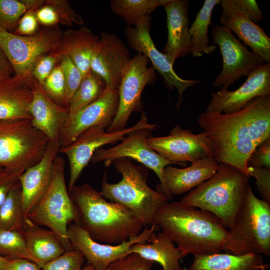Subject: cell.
Segmentation results:
<instances>
[{"mask_svg":"<svg viewBox=\"0 0 270 270\" xmlns=\"http://www.w3.org/2000/svg\"><path fill=\"white\" fill-rule=\"evenodd\" d=\"M130 60L122 42L115 34L103 32L92 54L90 70L104 80L106 88L118 90Z\"/></svg>","mask_w":270,"mask_h":270,"instance_id":"d6986e66","label":"cell"},{"mask_svg":"<svg viewBox=\"0 0 270 270\" xmlns=\"http://www.w3.org/2000/svg\"><path fill=\"white\" fill-rule=\"evenodd\" d=\"M21 174L4 168L0 172V206L12 188L19 182Z\"/></svg>","mask_w":270,"mask_h":270,"instance_id":"f6af8a7d","label":"cell"},{"mask_svg":"<svg viewBox=\"0 0 270 270\" xmlns=\"http://www.w3.org/2000/svg\"><path fill=\"white\" fill-rule=\"evenodd\" d=\"M218 169V162L214 157L202 158L184 168L168 166L163 174L166 190L172 196L182 194L209 180Z\"/></svg>","mask_w":270,"mask_h":270,"instance_id":"cb8c5ba5","label":"cell"},{"mask_svg":"<svg viewBox=\"0 0 270 270\" xmlns=\"http://www.w3.org/2000/svg\"><path fill=\"white\" fill-rule=\"evenodd\" d=\"M10 260L0 256V270H6Z\"/></svg>","mask_w":270,"mask_h":270,"instance_id":"816d5d0a","label":"cell"},{"mask_svg":"<svg viewBox=\"0 0 270 270\" xmlns=\"http://www.w3.org/2000/svg\"><path fill=\"white\" fill-rule=\"evenodd\" d=\"M48 142L30 119L0 120V166L22 174L41 160Z\"/></svg>","mask_w":270,"mask_h":270,"instance_id":"52a82bcc","label":"cell"},{"mask_svg":"<svg viewBox=\"0 0 270 270\" xmlns=\"http://www.w3.org/2000/svg\"><path fill=\"white\" fill-rule=\"evenodd\" d=\"M198 124L210 142L214 158L248 176L250 155L270 138V96L256 97L233 113L204 112Z\"/></svg>","mask_w":270,"mask_h":270,"instance_id":"6da1fadb","label":"cell"},{"mask_svg":"<svg viewBox=\"0 0 270 270\" xmlns=\"http://www.w3.org/2000/svg\"><path fill=\"white\" fill-rule=\"evenodd\" d=\"M28 10L36 12L44 4V0H22Z\"/></svg>","mask_w":270,"mask_h":270,"instance_id":"f907efd6","label":"cell"},{"mask_svg":"<svg viewBox=\"0 0 270 270\" xmlns=\"http://www.w3.org/2000/svg\"><path fill=\"white\" fill-rule=\"evenodd\" d=\"M156 127L157 125L148 123L146 114L142 112L140 120L130 128L108 132L102 126H92L80 134L70 144L60 147L59 152L66 156L70 165L68 192L75 186L82 171L98 149L105 144L122 140L130 132L136 129L148 128L155 130Z\"/></svg>","mask_w":270,"mask_h":270,"instance_id":"30bf717a","label":"cell"},{"mask_svg":"<svg viewBox=\"0 0 270 270\" xmlns=\"http://www.w3.org/2000/svg\"><path fill=\"white\" fill-rule=\"evenodd\" d=\"M148 243L132 245L127 255L136 253L147 260L160 264L162 270H183L180 260L184 258L180 250L164 232H154Z\"/></svg>","mask_w":270,"mask_h":270,"instance_id":"83f0119b","label":"cell"},{"mask_svg":"<svg viewBox=\"0 0 270 270\" xmlns=\"http://www.w3.org/2000/svg\"><path fill=\"white\" fill-rule=\"evenodd\" d=\"M270 138L260 143L250 155L248 166L270 168Z\"/></svg>","mask_w":270,"mask_h":270,"instance_id":"7bdbcfd3","label":"cell"},{"mask_svg":"<svg viewBox=\"0 0 270 270\" xmlns=\"http://www.w3.org/2000/svg\"><path fill=\"white\" fill-rule=\"evenodd\" d=\"M60 147L59 140H49L41 160L20 176L25 218L36 206L50 184L54 162Z\"/></svg>","mask_w":270,"mask_h":270,"instance_id":"ffe728a7","label":"cell"},{"mask_svg":"<svg viewBox=\"0 0 270 270\" xmlns=\"http://www.w3.org/2000/svg\"><path fill=\"white\" fill-rule=\"evenodd\" d=\"M27 10L22 0H0V28L14 33L20 18Z\"/></svg>","mask_w":270,"mask_h":270,"instance_id":"e575fe53","label":"cell"},{"mask_svg":"<svg viewBox=\"0 0 270 270\" xmlns=\"http://www.w3.org/2000/svg\"><path fill=\"white\" fill-rule=\"evenodd\" d=\"M32 97L30 85L14 76L0 84V120H32L30 105Z\"/></svg>","mask_w":270,"mask_h":270,"instance_id":"484cf974","label":"cell"},{"mask_svg":"<svg viewBox=\"0 0 270 270\" xmlns=\"http://www.w3.org/2000/svg\"><path fill=\"white\" fill-rule=\"evenodd\" d=\"M46 4L52 6L56 10L59 23L71 26L73 24H84L82 18L76 14L67 0H44Z\"/></svg>","mask_w":270,"mask_h":270,"instance_id":"ab89813d","label":"cell"},{"mask_svg":"<svg viewBox=\"0 0 270 270\" xmlns=\"http://www.w3.org/2000/svg\"><path fill=\"white\" fill-rule=\"evenodd\" d=\"M61 56L59 53L53 52L40 56L32 64V78L42 86L54 68L60 63Z\"/></svg>","mask_w":270,"mask_h":270,"instance_id":"74e56055","label":"cell"},{"mask_svg":"<svg viewBox=\"0 0 270 270\" xmlns=\"http://www.w3.org/2000/svg\"><path fill=\"white\" fill-rule=\"evenodd\" d=\"M69 194L77 217L74 224L97 242L120 244L138 236L146 226L128 208L107 202L88 184L74 186Z\"/></svg>","mask_w":270,"mask_h":270,"instance_id":"3957f363","label":"cell"},{"mask_svg":"<svg viewBox=\"0 0 270 270\" xmlns=\"http://www.w3.org/2000/svg\"><path fill=\"white\" fill-rule=\"evenodd\" d=\"M22 232L30 254L40 268L66 252L55 232L40 227L27 218L24 220Z\"/></svg>","mask_w":270,"mask_h":270,"instance_id":"d4e9b609","label":"cell"},{"mask_svg":"<svg viewBox=\"0 0 270 270\" xmlns=\"http://www.w3.org/2000/svg\"><path fill=\"white\" fill-rule=\"evenodd\" d=\"M220 2V0H205L189 28L191 54L194 57H200L204 54H210L216 48L214 45H209L208 32L209 26L212 24L213 10Z\"/></svg>","mask_w":270,"mask_h":270,"instance_id":"f546056e","label":"cell"},{"mask_svg":"<svg viewBox=\"0 0 270 270\" xmlns=\"http://www.w3.org/2000/svg\"><path fill=\"white\" fill-rule=\"evenodd\" d=\"M170 0H112L110 8L113 12L122 17L128 26L135 25L143 18L159 6H164Z\"/></svg>","mask_w":270,"mask_h":270,"instance_id":"d6a6232c","label":"cell"},{"mask_svg":"<svg viewBox=\"0 0 270 270\" xmlns=\"http://www.w3.org/2000/svg\"><path fill=\"white\" fill-rule=\"evenodd\" d=\"M166 15L168 38L163 51L173 65L179 57L191 54L189 32L188 1L170 0L164 5Z\"/></svg>","mask_w":270,"mask_h":270,"instance_id":"603a6c76","label":"cell"},{"mask_svg":"<svg viewBox=\"0 0 270 270\" xmlns=\"http://www.w3.org/2000/svg\"><path fill=\"white\" fill-rule=\"evenodd\" d=\"M35 14L39 24L46 28L56 26L59 24L55 10L45 2L44 6L35 12Z\"/></svg>","mask_w":270,"mask_h":270,"instance_id":"7dc6e473","label":"cell"},{"mask_svg":"<svg viewBox=\"0 0 270 270\" xmlns=\"http://www.w3.org/2000/svg\"><path fill=\"white\" fill-rule=\"evenodd\" d=\"M39 30V23L35 12L27 10L20 18L14 34L22 36H30L36 34Z\"/></svg>","mask_w":270,"mask_h":270,"instance_id":"ee69618b","label":"cell"},{"mask_svg":"<svg viewBox=\"0 0 270 270\" xmlns=\"http://www.w3.org/2000/svg\"><path fill=\"white\" fill-rule=\"evenodd\" d=\"M248 171L249 176L256 178L255 184L262 200L270 202V168L248 166Z\"/></svg>","mask_w":270,"mask_h":270,"instance_id":"b9f144b4","label":"cell"},{"mask_svg":"<svg viewBox=\"0 0 270 270\" xmlns=\"http://www.w3.org/2000/svg\"><path fill=\"white\" fill-rule=\"evenodd\" d=\"M149 62V59L142 54H138L130 60L118 88V111L107 132L124 128L132 113L142 110V92L146 86L154 82L156 78L154 67L148 66Z\"/></svg>","mask_w":270,"mask_h":270,"instance_id":"7c38bea8","label":"cell"},{"mask_svg":"<svg viewBox=\"0 0 270 270\" xmlns=\"http://www.w3.org/2000/svg\"><path fill=\"white\" fill-rule=\"evenodd\" d=\"M46 94L58 105H66V84L62 67L59 63L42 86Z\"/></svg>","mask_w":270,"mask_h":270,"instance_id":"d590c367","label":"cell"},{"mask_svg":"<svg viewBox=\"0 0 270 270\" xmlns=\"http://www.w3.org/2000/svg\"><path fill=\"white\" fill-rule=\"evenodd\" d=\"M81 270H96L90 264L88 263Z\"/></svg>","mask_w":270,"mask_h":270,"instance_id":"f5cc1de1","label":"cell"},{"mask_svg":"<svg viewBox=\"0 0 270 270\" xmlns=\"http://www.w3.org/2000/svg\"><path fill=\"white\" fill-rule=\"evenodd\" d=\"M3 169L2 167L0 166V172Z\"/></svg>","mask_w":270,"mask_h":270,"instance_id":"db71d44e","label":"cell"},{"mask_svg":"<svg viewBox=\"0 0 270 270\" xmlns=\"http://www.w3.org/2000/svg\"><path fill=\"white\" fill-rule=\"evenodd\" d=\"M0 256L9 260L26 258L34 262L22 232L17 230L0 231Z\"/></svg>","mask_w":270,"mask_h":270,"instance_id":"836d02e7","label":"cell"},{"mask_svg":"<svg viewBox=\"0 0 270 270\" xmlns=\"http://www.w3.org/2000/svg\"><path fill=\"white\" fill-rule=\"evenodd\" d=\"M14 76V70L6 55L0 47V84Z\"/></svg>","mask_w":270,"mask_h":270,"instance_id":"c3c4849f","label":"cell"},{"mask_svg":"<svg viewBox=\"0 0 270 270\" xmlns=\"http://www.w3.org/2000/svg\"><path fill=\"white\" fill-rule=\"evenodd\" d=\"M31 87L32 97L30 113L33 126L49 140H59L60 133L68 118V108L62 106L52 100L34 80Z\"/></svg>","mask_w":270,"mask_h":270,"instance_id":"7402d4cb","label":"cell"},{"mask_svg":"<svg viewBox=\"0 0 270 270\" xmlns=\"http://www.w3.org/2000/svg\"><path fill=\"white\" fill-rule=\"evenodd\" d=\"M60 64L62 67L66 84V105L69 102L80 85L84 76L72 60L66 55L61 56Z\"/></svg>","mask_w":270,"mask_h":270,"instance_id":"8d00e7d4","label":"cell"},{"mask_svg":"<svg viewBox=\"0 0 270 270\" xmlns=\"http://www.w3.org/2000/svg\"><path fill=\"white\" fill-rule=\"evenodd\" d=\"M112 163L122 178L117 183H110L104 172L100 194L105 198L128 208L146 226L154 224L158 211L168 202V197L148 186V171L133 164L130 158H119Z\"/></svg>","mask_w":270,"mask_h":270,"instance_id":"5b68a950","label":"cell"},{"mask_svg":"<svg viewBox=\"0 0 270 270\" xmlns=\"http://www.w3.org/2000/svg\"><path fill=\"white\" fill-rule=\"evenodd\" d=\"M147 143L164 159L185 166L186 162H192L206 157H214L210 142L204 132L194 134L190 130L179 126L172 128L168 136H150Z\"/></svg>","mask_w":270,"mask_h":270,"instance_id":"9a60e30c","label":"cell"},{"mask_svg":"<svg viewBox=\"0 0 270 270\" xmlns=\"http://www.w3.org/2000/svg\"><path fill=\"white\" fill-rule=\"evenodd\" d=\"M85 260L79 250L66 252L56 258L45 264L42 270H81Z\"/></svg>","mask_w":270,"mask_h":270,"instance_id":"f35d334b","label":"cell"},{"mask_svg":"<svg viewBox=\"0 0 270 270\" xmlns=\"http://www.w3.org/2000/svg\"><path fill=\"white\" fill-rule=\"evenodd\" d=\"M268 266L261 254L218 252L194 256L189 270H265Z\"/></svg>","mask_w":270,"mask_h":270,"instance_id":"f1b7e54d","label":"cell"},{"mask_svg":"<svg viewBox=\"0 0 270 270\" xmlns=\"http://www.w3.org/2000/svg\"><path fill=\"white\" fill-rule=\"evenodd\" d=\"M63 32L57 26L45 28L34 35L20 36L0 28V47L14 70V76L32 85L33 64L41 55L56 52Z\"/></svg>","mask_w":270,"mask_h":270,"instance_id":"9c48e42d","label":"cell"},{"mask_svg":"<svg viewBox=\"0 0 270 270\" xmlns=\"http://www.w3.org/2000/svg\"><path fill=\"white\" fill-rule=\"evenodd\" d=\"M6 270H42L34 262L26 258L10 260Z\"/></svg>","mask_w":270,"mask_h":270,"instance_id":"681fc988","label":"cell"},{"mask_svg":"<svg viewBox=\"0 0 270 270\" xmlns=\"http://www.w3.org/2000/svg\"><path fill=\"white\" fill-rule=\"evenodd\" d=\"M26 218L23 210L22 187L18 182L0 206V231H22Z\"/></svg>","mask_w":270,"mask_h":270,"instance_id":"4dcf8cb0","label":"cell"},{"mask_svg":"<svg viewBox=\"0 0 270 270\" xmlns=\"http://www.w3.org/2000/svg\"><path fill=\"white\" fill-rule=\"evenodd\" d=\"M118 104V90L106 88L96 100L68 118L60 134V147L70 144L92 126L108 128L116 114Z\"/></svg>","mask_w":270,"mask_h":270,"instance_id":"e0dca14e","label":"cell"},{"mask_svg":"<svg viewBox=\"0 0 270 270\" xmlns=\"http://www.w3.org/2000/svg\"><path fill=\"white\" fill-rule=\"evenodd\" d=\"M211 34L222 58V70L215 78L213 86L228 90L236 80L247 76L256 68L266 63L260 56L249 50L226 26H214Z\"/></svg>","mask_w":270,"mask_h":270,"instance_id":"4fadbf2b","label":"cell"},{"mask_svg":"<svg viewBox=\"0 0 270 270\" xmlns=\"http://www.w3.org/2000/svg\"><path fill=\"white\" fill-rule=\"evenodd\" d=\"M154 263L138 254L132 253L112 262L107 270H151Z\"/></svg>","mask_w":270,"mask_h":270,"instance_id":"60d3db41","label":"cell"},{"mask_svg":"<svg viewBox=\"0 0 270 270\" xmlns=\"http://www.w3.org/2000/svg\"><path fill=\"white\" fill-rule=\"evenodd\" d=\"M65 160L57 156L53 164L52 176L48 188L26 218L39 226L48 227L56 234L66 252L73 250L68 236V226L76 223L77 217L64 178Z\"/></svg>","mask_w":270,"mask_h":270,"instance_id":"ba28073f","label":"cell"},{"mask_svg":"<svg viewBox=\"0 0 270 270\" xmlns=\"http://www.w3.org/2000/svg\"><path fill=\"white\" fill-rule=\"evenodd\" d=\"M153 130L148 128L134 130L118 145L108 149H98L90 160L92 163L104 160L105 166L108 167L117 158H127L136 160L156 173L160 181L156 191L165 195L170 200L172 196L166 190L163 174L164 168L173 164L154 150L147 143Z\"/></svg>","mask_w":270,"mask_h":270,"instance_id":"8fae6325","label":"cell"},{"mask_svg":"<svg viewBox=\"0 0 270 270\" xmlns=\"http://www.w3.org/2000/svg\"><path fill=\"white\" fill-rule=\"evenodd\" d=\"M98 40L99 37L86 27L68 29L63 32L56 52L68 56L84 77L90 70L92 56Z\"/></svg>","mask_w":270,"mask_h":270,"instance_id":"4316f807","label":"cell"},{"mask_svg":"<svg viewBox=\"0 0 270 270\" xmlns=\"http://www.w3.org/2000/svg\"><path fill=\"white\" fill-rule=\"evenodd\" d=\"M154 224L162 228L185 257L220 252L228 230L213 214L180 202H166Z\"/></svg>","mask_w":270,"mask_h":270,"instance_id":"7a4b0ae2","label":"cell"},{"mask_svg":"<svg viewBox=\"0 0 270 270\" xmlns=\"http://www.w3.org/2000/svg\"><path fill=\"white\" fill-rule=\"evenodd\" d=\"M250 176L226 163L209 180L190 192L180 201L208 211L218 218L227 230L234 226L250 186Z\"/></svg>","mask_w":270,"mask_h":270,"instance_id":"277c9868","label":"cell"},{"mask_svg":"<svg viewBox=\"0 0 270 270\" xmlns=\"http://www.w3.org/2000/svg\"><path fill=\"white\" fill-rule=\"evenodd\" d=\"M220 20L222 26L234 33L245 45L262 58L270 62V38L264 30L236 7L231 0H222Z\"/></svg>","mask_w":270,"mask_h":270,"instance_id":"44dd1931","label":"cell"},{"mask_svg":"<svg viewBox=\"0 0 270 270\" xmlns=\"http://www.w3.org/2000/svg\"><path fill=\"white\" fill-rule=\"evenodd\" d=\"M150 226V228L145 226L138 236L114 245L93 240L85 230L74 222L68 226V236L73 250L80 252L96 270H107L112 262L126 256L132 245L146 243L150 236L160 229L156 224Z\"/></svg>","mask_w":270,"mask_h":270,"instance_id":"5bb4252c","label":"cell"},{"mask_svg":"<svg viewBox=\"0 0 270 270\" xmlns=\"http://www.w3.org/2000/svg\"><path fill=\"white\" fill-rule=\"evenodd\" d=\"M106 88L104 80L90 70L84 77L69 102L68 118L96 100Z\"/></svg>","mask_w":270,"mask_h":270,"instance_id":"1f68e13d","label":"cell"},{"mask_svg":"<svg viewBox=\"0 0 270 270\" xmlns=\"http://www.w3.org/2000/svg\"><path fill=\"white\" fill-rule=\"evenodd\" d=\"M150 16H148L140 20L134 28L128 26L125 30L126 35L130 46L151 61L154 70L162 76L166 88L170 90L174 88L177 89L178 108L182 103L183 93L200 80H185L177 75L166 54L156 48L150 34Z\"/></svg>","mask_w":270,"mask_h":270,"instance_id":"2e32d148","label":"cell"},{"mask_svg":"<svg viewBox=\"0 0 270 270\" xmlns=\"http://www.w3.org/2000/svg\"><path fill=\"white\" fill-rule=\"evenodd\" d=\"M222 250L235 255L270 256V202L258 198L250 186Z\"/></svg>","mask_w":270,"mask_h":270,"instance_id":"8992f818","label":"cell"},{"mask_svg":"<svg viewBox=\"0 0 270 270\" xmlns=\"http://www.w3.org/2000/svg\"><path fill=\"white\" fill-rule=\"evenodd\" d=\"M232 4L246 14L256 24L261 21L263 14L257 2L254 0H231Z\"/></svg>","mask_w":270,"mask_h":270,"instance_id":"bcb514c9","label":"cell"},{"mask_svg":"<svg viewBox=\"0 0 270 270\" xmlns=\"http://www.w3.org/2000/svg\"><path fill=\"white\" fill-rule=\"evenodd\" d=\"M270 96V62L256 68L238 89H220L210 94L211 100L206 112L230 114L243 108L256 97Z\"/></svg>","mask_w":270,"mask_h":270,"instance_id":"ac0fdd59","label":"cell"}]
</instances>
